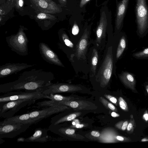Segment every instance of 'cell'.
<instances>
[{
	"label": "cell",
	"mask_w": 148,
	"mask_h": 148,
	"mask_svg": "<svg viewBox=\"0 0 148 148\" xmlns=\"http://www.w3.org/2000/svg\"><path fill=\"white\" fill-rule=\"evenodd\" d=\"M54 79L52 72L33 69L23 72L14 81L0 84V93L23 90L42 92Z\"/></svg>",
	"instance_id": "obj_1"
},
{
	"label": "cell",
	"mask_w": 148,
	"mask_h": 148,
	"mask_svg": "<svg viewBox=\"0 0 148 148\" xmlns=\"http://www.w3.org/2000/svg\"><path fill=\"white\" fill-rule=\"evenodd\" d=\"M90 34V29L86 28L76 45L73 54L69 60L76 73H82L85 76L89 71L88 55L90 46L93 42Z\"/></svg>",
	"instance_id": "obj_2"
},
{
	"label": "cell",
	"mask_w": 148,
	"mask_h": 148,
	"mask_svg": "<svg viewBox=\"0 0 148 148\" xmlns=\"http://www.w3.org/2000/svg\"><path fill=\"white\" fill-rule=\"evenodd\" d=\"M101 63L97 69L95 76L91 79L99 83L101 87L104 88L108 85L113 74L116 76V66L113 53L111 43L107 42Z\"/></svg>",
	"instance_id": "obj_3"
},
{
	"label": "cell",
	"mask_w": 148,
	"mask_h": 148,
	"mask_svg": "<svg viewBox=\"0 0 148 148\" xmlns=\"http://www.w3.org/2000/svg\"><path fill=\"white\" fill-rule=\"evenodd\" d=\"M26 29L20 27L18 32L6 37L8 46L13 51L18 54L25 56L28 54V39L24 32Z\"/></svg>",
	"instance_id": "obj_4"
},
{
	"label": "cell",
	"mask_w": 148,
	"mask_h": 148,
	"mask_svg": "<svg viewBox=\"0 0 148 148\" xmlns=\"http://www.w3.org/2000/svg\"><path fill=\"white\" fill-rule=\"evenodd\" d=\"M136 33L143 38L148 33V6L147 0H136L135 7Z\"/></svg>",
	"instance_id": "obj_5"
},
{
	"label": "cell",
	"mask_w": 148,
	"mask_h": 148,
	"mask_svg": "<svg viewBox=\"0 0 148 148\" xmlns=\"http://www.w3.org/2000/svg\"><path fill=\"white\" fill-rule=\"evenodd\" d=\"M108 29V21L104 12L101 15L99 24L95 32V39L93 40L92 44L95 46L99 51L103 50L106 46V34L108 39H112L114 37L112 32H109Z\"/></svg>",
	"instance_id": "obj_6"
},
{
	"label": "cell",
	"mask_w": 148,
	"mask_h": 148,
	"mask_svg": "<svg viewBox=\"0 0 148 148\" xmlns=\"http://www.w3.org/2000/svg\"><path fill=\"white\" fill-rule=\"evenodd\" d=\"M50 98L48 95L43 94L41 91H14L4 93L0 96V103L18 100H34Z\"/></svg>",
	"instance_id": "obj_7"
},
{
	"label": "cell",
	"mask_w": 148,
	"mask_h": 148,
	"mask_svg": "<svg viewBox=\"0 0 148 148\" xmlns=\"http://www.w3.org/2000/svg\"><path fill=\"white\" fill-rule=\"evenodd\" d=\"M36 100H18L0 103V117L7 118L14 116L21 109L34 103Z\"/></svg>",
	"instance_id": "obj_8"
},
{
	"label": "cell",
	"mask_w": 148,
	"mask_h": 148,
	"mask_svg": "<svg viewBox=\"0 0 148 148\" xmlns=\"http://www.w3.org/2000/svg\"><path fill=\"white\" fill-rule=\"evenodd\" d=\"M31 125L30 123H11L1 121L0 122V138H14L25 131Z\"/></svg>",
	"instance_id": "obj_9"
},
{
	"label": "cell",
	"mask_w": 148,
	"mask_h": 148,
	"mask_svg": "<svg viewBox=\"0 0 148 148\" xmlns=\"http://www.w3.org/2000/svg\"><path fill=\"white\" fill-rule=\"evenodd\" d=\"M69 107L59 103L51 106L44 108L39 110L32 111L29 113L30 117L33 119L34 123H37L44 119L52 115L62 112L69 109Z\"/></svg>",
	"instance_id": "obj_10"
},
{
	"label": "cell",
	"mask_w": 148,
	"mask_h": 148,
	"mask_svg": "<svg viewBox=\"0 0 148 148\" xmlns=\"http://www.w3.org/2000/svg\"><path fill=\"white\" fill-rule=\"evenodd\" d=\"M127 38L125 34L121 32L114 36L112 43L113 56L116 63L121 58L127 46Z\"/></svg>",
	"instance_id": "obj_11"
},
{
	"label": "cell",
	"mask_w": 148,
	"mask_h": 148,
	"mask_svg": "<svg viewBox=\"0 0 148 148\" xmlns=\"http://www.w3.org/2000/svg\"><path fill=\"white\" fill-rule=\"evenodd\" d=\"M82 90V87L77 85L65 83H52L47 86L42 92L45 95H48L51 94L72 92Z\"/></svg>",
	"instance_id": "obj_12"
},
{
	"label": "cell",
	"mask_w": 148,
	"mask_h": 148,
	"mask_svg": "<svg viewBox=\"0 0 148 148\" xmlns=\"http://www.w3.org/2000/svg\"><path fill=\"white\" fill-rule=\"evenodd\" d=\"M39 49L42 57L46 62L51 64L65 67L57 54L47 44L43 42L40 43Z\"/></svg>",
	"instance_id": "obj_13"
},
{
	"label": "cell",
	"mask_w": 148,
	"mask_h": 148,
	"mask_svg": "<svg viewBox=\"0 0 148 148\" xmlns=\"http://www.w3.org/2000/svg\"><path fill=\"white\" fill-rule=\"evenodd\" d=\"M58 35L59 41L57 43L58 46L66 54L69 60L74 52L76 45L63 30H60L58 32Z\"/></svg>",
	"instance_id": "obj_14"
},
{
	"label": "cell",
	"mask_w": 148,
	"mask_h": 148,
	"mask_svg": "<svg viewBox=\"0 0 148 148\" xmlns=\"http://www.w3.org/2000/svg\"><path fill=\"white\" fill-rule=\"evenodd\" d=\"M27 63H6L0 66V78H3L35 66Z\"/></svg>",
	"instance_id": "obj_15"
},
{
	"label": "cell",
	"mask_w": 148,
	"mask_h": 148,
	"mask_svg": "<svg viewBox=\"0 0 148 148\" xmlns=\"http://www.w3.org/2000/svg\"><path fill=\"white\" fill-rule=\"evenodd\" d=\"M37 9L43 13L54 14L60 12L56 3L52 0H30Z\"/></svg>",
	"instance_id": "obj_16"
},
{
	"label": "cell",
	"mask_w": 148,
	"mask_h": 148,
	"mask_svg": "<svg viewBox=\"0 0 148 148\" xmlns=\"http://www.w3.org/2000/svg\"><path fill=\"white\" fill-rule=\"evenodd\" d=\"M99 49L95 45L89 49L88 55V60L89 71V75L92 79L95 75L99 62Z\"/></svg>",
	"instance_id": "obj_17"
},
{
	"label": "cell",
	"mask_w": 148,
	"mask_h": 148,
	"mask_svg": "<svg viewBox=\"0 0 148 148\" xmlns=\"http://www.w3.org/2000/svg\"><path fill=\"white\" fill-rule=\"evenodd\" d=\"M129 0H122L118 5L114 36L121 32L123 26V19Z\"/></svg>",
	"instance_id": "obj_18"
},
{
	"label": "cell",
	"mask_w": 148,
	"mask_h": 148,
	"mask_svg": "<svg viewBox=\"0 0 148 148\" xmlns=\"http://www.w3.org/2000/svg\"><path fill=\"white\" fill-rule=\"evenodd\" d=\"M72 108L74 110H92L96 109L97 106L92 103L83 100H77L58 101Z\"/></svg>",
	"instance_id": "obj_19"
},
{
	"label": "cell",
	"mask_w": 148,
	"mask_h": 148,
	"mask_svg": "<svg viewBox=\"0 0 148 148\" xmlns=\"http://www.w3.org/2000/svg\"><path fill=\"white\" fill-rule=\"evenodd\" d=\"M48 130L55 134L63 136L70 137L77 139H83V136L75 133L74 129L66 127L59 124L56 125L51 124Z\"/></svg>",
	"instance_id": "obj_20"
},
{
	"label": "cell",
	"mask_w": 148,
	"mask_h": 148,
	"mask_svg": "<svg viewBox=\"0 0 148 148\" xmlns=\"http://www.w3.org/2000/svg\"><path fill=\"white\" fill-rule=\"evenodd\" d=\"M48 130L38 128L35 130L34 133L31 136L25 138L24 141L44 143L47 141Z\"/></svg>",
	"instance_id": "obj_21"
},
{
	"label": "cell",
	"mask_w": 148,
	"mask_h": 148,
	"mask_svg": "<svg viewBox=\"0 0 148 148\" xmlns=\"http://www.w3.org/2000/svg\"><path fill=\"white\" fill-rule=\"evenodd\" d=\"M3 121L5 123H30L32 125L35 124L33 119L30 117L29 113L14 116L10 118H5Z\"/></svg>",
	"instance_id": "obj_22"
},
{
	"label": "cell",
	"mask_w": 148,
	"mask_h": 148,
	"mask_svg": "<svg viewBox=\"0 0 148 148\" xmlns=\"http://www.w3.org/2000/svg\"><path fill=\"white\" fill-rule=\"evenodd\" d=\"M116 132L113 129L108 128L106 129L101 132L98 138L99 141L103 143H114L117 140Z\"/></svg>",
	"instance_id": "obj_23"
},
{
	"label": "cell",
	"mask_w": 148,
	"mask_h": 148,
	"mask_svg": "<svg viewBox=\"0 0 148 148\" xmlns=\"http://www.w3.org/2000/svg\"><path fill=\"white\" fill-rule=\"evenodd\" d=\"M81 114L82 113L80 112L65 115H62L60 114L52 117L51 120V123L52 125H56L65 121H71Z\"/></svg>",
	"instance_id": "obj_24"
},
{
	"label": "cell",
	"mask_w": 148,
	"mask_h": 148,
	"mask_svg": "<svg viewBox=\"0 0 148 148\" xmlns=\"http://www.w3.org/2000/svg\"><path fill=\"white\" fill-rule=\"evenodd\" d=\"M119 77L121 82L126 86L134 89L135 84V79L134 75L126 71H123L118 74Z\"/></svg>",
	"instance_id": "obj_25"
},
{
	"label": "cell",
	"mask_w": 148,
	"mask_h": 148,
	"mask_svg": "<svg viewBox=\"0 0 148 148\" xmlns=\"http://www.w3.org/2000/svg\"><path fill=\"white\" fill-rule=\"evenodd\" d=\"M48 95L50 98V100H52L59 101H64L73 100L75 99V98L73 97L64 96L58 94H51Z\"/></svg>",
	"instance_id": "obj_26"
},
{
	"label": "cell",
	"mask_w": 148,
	"mask_h": 148,
	"mask_svg": "<svg viewBox=\"0 0 148 148\" xmlns=\"http://www.w3.org/2000/svg\"><path fill=\"white\" fill-rule=\"evenodd\" d=\"M132 56L137 59H143L148 58V47L145 48L142 50L134 53Z\"/></svg>",
	"instance_id": "obj_27"
},
{
	"label": "cell",
	"mask_w": 148,
	"mask_h": 148,
	"mask_svg": "<svg viewBox=\"0 0 148 148\" xmlns=\"http://www.w3.org/2000/svg\"><path fill=\"white\" fill-rule=\"evenodd\" d=\"M99 100L107 109L114 112L117 111V109L115 106L103 97H100Z\"/></svg>",
	"instance_id": "obj_28"
},
{
	"label": "cell",
	"mask_w": 148,
	"mask_h": 148,
	"mask_svg": "<svg viewBox=\"0 0 148 148\" xmlns=\"http://www.w3.org/2000/svg\"><path fill=\"white\" fill-rule=\"evenodd\" d=\"M36 18L38 19H48L51 20H55L56 19V17L54 16L43 12L40 13L37 15Z\"/></svg>",
	"instance_id": "obj_29"
},
{
	"label": "cell",
	"mask_w": 148,
	"mask_h": 148,
	"mask_svg": "<svg viewBox=\"0 0 148 148\" xmlns=\"http://www.w3.org/2000/svg\"><path fill=\"white\" fill-rule=\"evenodd\" d=\"M118 101L119 104L121 108L124 110H127V103L121 97H120L119 98Z\"/></svg>",
	"instance_id": "obj_30"
},
{
	"label": "cell",
	"mask_w": 148,
	"mask_h": 148,
	"mask_svg": "<svg viewBox=\"0 0 148 148\" xmlns=\"http://www.w3.org/2000/svg\"><path fill=\"white\" fill-rule=\"evenodd\" d=\"M104 96L111 102L117 105V99L114 97L109 95L105 94Z\"/></svg>",
	"instance_id": "obj_31"
},
{
	"label": "cell",
	"mask_w": 148,
	"mask_h": 148,
	"mask_svg": "<svg viewBox=\"0 0 148 148\" xmlns=\"http://www.w3.org/2000/svg\"><path fill=\"white\" fill-rule=\"evenodd\" d=\"M128 124V122L127 121H125L123 123L122 125L118 123L116 124L115 126L116 127L119 129L121 128L122 130H125L127 128Z\"/></svg>",
	"instance_id": "obj_32"
},
{
	"label": "cell",
	"mask_w": 148,
	"mask_h": 148,
	"mask_svg": "<svg viewBox=\"0 0 148 148\" xmlns=\"http://www.w3.org/2000/svg\"><path fill=\"white\" fill-rule=\"evenodd\" d=\"M16 3V6L18 8L22 7L24 4L23 0H18Z\"/></svg>",
	"instance_id": "obj_33"
},
{
	"label": "cell",
	"mask_w": 148,
	"mask_h": 148,
	"mask_svg": "<svg viewBox=\"0 0 148 148\" xmlns=\"http://www.w3.org/2000/svg\"><path fill=\"white\" fill-rule=\"evenodd\" d=\"M90 0H81L79 6L81 8L83 7Z\"/></svg>",
	"instance_id": "obj_34"
},
{
	"label": "cell",
	"mask_w": 148,
	"mask_h": 148,
	"mask_svg": "<svg viewBox=\"0 0 148 148\" xmlns=\"http://www.w3.org/2000/svg\"><path fill=\"white\" fill-rule=\"evenodd\" d=\"M91 134L94 137H99L100 135V134L99 133L95 131H91Z\"/></svg>",
	"instance_id": "obj_35"
},
{
	"label": "cell",
	"mask_w": 148,
	"mask_h": 148,
	"mask_svg": "<svg viewBox=\"0 0 148 148\" xmlns=\"http://www.w3.org/2000/svg\"><path fill=\"white\" fill-rule=\"evenodd\" d=\"M84 126V125L83 124H80V123L77 124L75 125H73L72 127L77 128H81L83 127Z\"/></svg>",
	"instance_id": "obj_36"
},
{
	"label": "cell",
	"mask_w": 148,
	"mask_h": 148,
	"mask_svg": "<svg viewBox=\"0 0 148 148\" xmlns=\"http://www.w3.org/2000/svg\"><path fill=\"white\" fill-rule=\"evenodd\" d=\"M80 123V122L79 120L77 119H74L73 120V121L72 122V124L73 125H75L77 124Z\"/></svg>",
	"instance_id": "obj_37"
},
{
	"label": "cell",
	"mask_w": 148,
	"mask_h": 148,
	"mask_svg": "<svg viewBox=\"0 0 148 148\" xmlns=\"http://www.w3.org/2000/svg\"><path fill=\"white\" fill-rule=\"evenodd\" d=\"M132 127L133 125L132 123H128L127 127V130L128 131H130L132 129Z\"/></svg>",
	"instance_id": "obj_38"
},
{
	"label": "cell",
	"mask_w": 148,
	"mask_h": 148,
	"mask_svg": "<svg viewBox=\"0 0 148 148\" xmlns=\"http://www.w3.org/2000/svg\"><path fill=\"white\" fill-rule=\"evenodd\" d=\"M111 115L113 117H116L119 116V115L115 112H112L111 114Z\"/></svg>",
	"instance_id": "obj_39"
},
{
	"label": "cell",
	"mask_w": 148,
	"mask_h": 148,
	"mask_svg": "<svg viewBox=\"0 0 148 148\" xmlns=\"http://www.w3.org/2000/svg\"><path fill=\"white\" fill-rule=\"evenodd\" d=\"M116 138L118 141H123L124 140V138L121 136H117Z\"/></svg>",
	"instance_id": "obj_40"
},
{
	"label": "cell",
	"mask_w": 148,
	"mask_h": 148,
	"mask_svg": "<svg viewBox=\"0 0 148 148\" xmlns=\"http://www.w3.org/2000/svg\"><path fill=\"white\" fill-rule=\"evenodd\" d=\"M60 3L64 5H66V0H58Z\"/></svg>",
	"instance_id": "obj_41"
},
{
	"label": "cell",
	"mask_w": 148,
	"mask_h": 148,
	"mask_svg": "<svg viewBox=\"0 0 148 148\" xmlns=\"http://www.w3.org/2000/svg\"><path fill=\"white\" fill-rule=\"evenodd\" d=\"M143 119L146 121L148 120V114L147 113L145 114L143 116Z\"/></svg>",
	"instance_id": "obj_42"
},
{
	"label": "cell",
	"mask_w": 148,
	"mask_h": 148,
	"mask_svg": "<svg viewBox=\"0 0 148 148\" xmlns=\"http://www.w3.org/2000/svg\"><path fill=\"white\" fill-rule=\"evenodd\" d=\"M146 89L148 93V85H147L146 86Z\"/></svg>",
	"instance_id": "obj_43"
}]
</instances>
